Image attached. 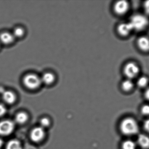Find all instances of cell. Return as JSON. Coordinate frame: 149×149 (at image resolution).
Masks as SVG:
<instances>
[{
	"label": "cell",
	"mask_w": 149,
	"mask_h": 149,
	"mask_svg": "<svg viewBox=\"0 0 149 149\" xmlns=\"http://www.w3.org/2000/svg\"><path fill=\"white\" fill-rule=\"evenodd\" d=\"M120 130L123 134L128 136L137 134L139 132V127L137 121L132 117H127L120 123Z\"/></svg>",
	"instance_id": "obj_1"
},
{
	"label": "cell",
	"mask_w": 149,
	"mask_h": 149,
	"mask_svg": "<svg viewBox=\"0 0 149 149\" xmlns=\"http://www.w3.org/2000/svg\"><path fill=\"white\" fill-rule=\"evenodd\" d=\"M129 22L135 30L142 31L146 29L149 24V20L146 16L142 14L134 15L130 19Z\"/></svg>",
	"instance_id": "obj_2"
},
{
	"label": "cell",
	"mask_w": 149,
	"mask_h": 149,
	"mask_svg": "<svg viewBox=\"0 0 149 149\" xmlns=\"http://www.w3.org/2000/svg\"><path fill=\"white\" fill-rule=\"evenodd\" d=\"M23 81L25 86L30 90L38 89L42 84L41 78L34 73L27 74L24 78Z\"/></svg>",
	"instance_id": "obj_3"
},
{
	"label": "cell",
	"mask_w": 149,
	"mask_h": 149,
	"mask_svg": "<svg viewBox=\"0 0 149 149\" xmlns=\"http://www.w3.org/2000/svg\"><path fill=\"white\" fill-rule=\"evenodd\" d=\"M140 68L136 63L130 62L126 64L123 68V73L125 76L129 79L136 78L139 74Z\"/></svg>",
	"instance_id": "obj_4"
},
{
	"label": "cell",
	"mask_w": 149,
	"mask_h": 149,
	"mask_svg": "<svg viewBox=\"0 0 149 149\" xmlns=\"http://www.w3.org/2000/svg\"><path fill=\"white\" fill-rule=\"evenodd\" d=\"M15 123L12 121L5 120L0 122V136H8L14 131Z\"/></svg>",
	"instance_id": "obj_5"
},
{
	"label": "cell",
	"mask_w": 149,
	"mask_h": 149,
	"mask_svg": "<svg viewBox=\"0 0 149 149\" xmlns=\"http://www.w3.org/2000/svg\"><path fill=\"white\" fill-rule=\"evenodd\" d=\"M130 8V3L125 0L117 1L115 3L113 10L116 14L119 15H125L128 11Z\"/></svg>",
	"instance_id": "obj_6"
},
{
	"label": "cell",
	"mask_w": 149,
	"mask_h": 149,
	"mask_svg": "<svg viewBox=\"0 0 149 149\" xmlns=\"http://www.w3.org/2000/svg\"><path fill=\"white\" fill-rule=\"evenodd\" d=\"M45 134L44 129L41 127H37L31 131L30 134L31 139L34 142H39L44 138Z\"/></svg>",
	"instance_id": "obj_7"
},
{
	"label": "cell",
	"mask_w": 149,
	"mask_h": 149,
	"mask_svg": "<svg viewBox=\"0 0 149 149\" xmlns=\"http://www.w3.org/2000/svg\"><path fill=\"white\" fill-rule=\"evenodd\" d=\"M133 30V27L129 22L120 24L117 28V32L119 35L123 37L128 36Z\"/></svg>",
	"instance_id": "obj_8"
},
{
	"label": "cell",
	"mask_w": 149,
	"mask_h": 149,
	"mask_svg": "<svg viewBox=\"0 0 149 149\" xmlns=\"http://www.w3.org/2000/svg\"><path fill=\"white\" fill-rule=\"evenodd\" d=\"M137 44L139 49L142 51H149V38L147 37H140L137 40Z\"/></svg>",
	"instance_id": "obj_9"
},
{
	"label": "cell",
	"mask_w": 149,
	"mask_h": 149,
	"mask_svg": "<svg viewBox=\"0 0 149 149\" xmlns=\"http://www.w3.org/2000/svg\"><path fill=\"white\" fill-rule=\"evenodd\" d=\"M137 143L142 148L149 149V136L147 135L141 134L137 137Z\"/></svg>",
	"instance_id": "obj_10"
},
{
	"label": "cell",
	"mask_w": 149,
	"mask_h": 149,
	"mask_svg": "<svg viewBox=\"0 0 149 149\" xmlns=\"http://www.w3.org/2000/svg\"><path fill=\"white\" fill-rule=\"evenodd\" d=\"M2 94L3 101L7 104H13L16 99V95L11 91H5Z\"/></svg>",
	"instance_id": "obj_11"
},
{
	"label": "cell",
	"mask_w": 149,
	"mask_h": 149,
	"mask_svg": "<svg viewBox=\"0 0 149 149\" xmlns=\"http://www.w3.org/2000/svg\"><path fill=\"white\" fill-rule=\"evenodd\" d=\"M41 79L42 84L50 85L55 82L56 77L52 73L46 72L43 74Z\"/></svg>",
	"instance_id": "obj_12"
},
{
	"label": "cell",
	"mask_w": 149,
	"mask_h": 149,
	"mask_svg": "<svg viewBox=\"0 0 149 149\" xmlns=\"http://www.w3.org/2000/svg\"><path fill=\"white\" fill-rule=\"evenodd\" d=\"M14 36L8 32H3L0 35V40L4 44H9L14 40Z\"/></svg>",
	"instance_id": "obj_13"
},
{
	"label": "cell",
	"mask_w": 149,
	"mask_h": 149,
	"mask_svg": "<svg viewBox=\"0 0 149 149\" xmlns=\"http://www.w3.org/2000/svg\"><path fill=\"white\" fill-rule=\"evenodd\" d=\"M121 88L124 92H130L134 88V84L131 79H127L123 80L121 83Z\"/></svg>",
	"instance_id": "obj_14"
},
{
	"label": "cell",
	"mask_w": 149,
	"mask_h": 149,
	"mask_svg": "<svg viewBox=\"0 0 149 149\" xmlns=\"http://www.w3.org/2000/svg\"><path fill=\"white\" fill-rule=\"evenodd\" d=\"M28 120V115L27 113L24 112L18 113L16 115V122L19 124H22L26 122Z\"/></svg>",
	"instance_id": "obj_15"
},
{
	"label": "cell",
	"mask_w": 149,
	"mask_h": 149,
	"mask_svg": "<svg viewBox=\"0 0 149 149\" xmlns=\"http://www.w3.org/2000/svg\"><path fill=\"white\" fill-rule=\"evenodd\" d=\"M6 149H22V145L17 140H11L6 145Z\"/></svg>",
	"instance_id": "obj_16"
},
{
	"label": "cell",
	"mask_w": 149,
	"mask_h": 149,
	"mask_svg": "<svg viewBox=\"0 0 149 149\" xmlns=\"http://www.w3.org/2000/svg\"><path fill=\"white\" fill-rule=\"evenodd\" d=\"M122 149H136V145L134 142L130 140H127L122 144Z\"/></svg>",
	"instance_id": "obj_17"
},
{
	"label": "cell",
	"mask_w": 149,
	"mask_h": 149,
	"mask_svg": "<svg viewBox=\"0 0 149 149\" xmlns=\"http://www.w3.org/2000/svg\"><path fill=\"white\" fill-rule=\"evenodd\" d=\"M149 83V79L146 76H142L137 80L136 84L139 87L144 88L146 87Z\"/></svg>",
	"instance_id": "obj_18"
},
{
	"label": "cell",
	"mask_w": 149,
	"mask_h": 149,
	"mask_svg": "<svg viewBox=\"0 0 149 149\" xmlns=\"http://www.w3.org/2000/svg\"><path fill=\"white\" fill-rule=\"evenodd\" d=\"M24 31L23 29L22 28H17L15 29L14 31L13 36L16 37H21L24 34Z\"/></svg>",
	"instance_id": "obj_19"
},
{
	"label": "cell",
	"mask_w": 149,
	"mask_h": 149,
	"mask_svg": "<svg viewBox=\"0 0 149 149\" xmlns=\"http://www.w3.org/2000/svg\"><path fill=\"white\" fill-rule=\"evenodd\" d=\"M50 123V120L48 118H43L41 119L40 120V127L45 129V128L48 127L49 126Z\"/></svg>",
	"instance_id": "obj_20"
},
{
	"label": "cell",
	"mask_w": 149,
	"mask_h": 149,
	"mask_svg": "<svg viewBox=\"0 0 149 149\" xmlns=\"http://www.w3.org/2000/svg\"><path fill=\"white\" fill-rule=\"evenodd\" d=\"M141 112L143 115L145 116L149 115V105H144L141 108Z\"/></svg>",
	"instance_id": "obj_21"
},
{
	"label": "cell",
	"mask_w": 149,
	"mask_h": 149,
	"mask_svg": "<svg viewBox=\"0 0 149 149\" xmlns=\"http://www.w3.org/2000/svg\"><path fill=\"white\" fill-rule=\"evenodd\" d=\"M7 113V108L5 106L0 104V117L3 116Z\"/></svg>",
	"instance_id": "obj_22"
},
{
	"label": "cell",
	"mask_w": 149,
	"mask_h": 149,
	"mask_svg": "<svg viewBox=\"0 0 149 149\" xmlns=\"http://www.w3.org/2000/svg\"><path fill=\"white\" fill-rule=\"evenodd\" d=\"M143 8L144 11L148 15H149V0L145 1L143 3Z\"/></svg>",
	"instance_id": "obj_23"
},
{
	"label": "cell",
	"mask_w": 149,
	"mask_h": 149,
	"mask_svg": "<svg viewBox=\"0 0 149 149\" xmlns=\"http://www.w3.org/2000/svg\"><path fill=\"white\" fill-rule=\"evenodd\" d=\"M143 126L144 130L149 134V118L144 121Z\"/></svg>",
	"instance_id": "obj_24"
},
{
	"label": "cell",
	"mask_w": 149,
	"mask_h": 149,
	"mask_svg": "<svg viewBox=\"0 0 149 149\" xmlns=\"http://www.w3.org/2000/svg\"><path fill=\"white\" fill-rule=\"evenodd\" d=\"M144 96L149 101V87L145 91V93H144Z\"/></svg>",
	"instance_id": "obj_25"
},
{
	"label": "cell",
	"mask_w": 149,
	"mask_h": 149,
	"mask_svg": "<svg viewBox=\"0 0 149 149\" xmlns=\"http://www.w3.org/2000/svg\"><path fill=\"white\" fill-rule=\"evenodd\" d=\"M2 143V142L1 141V140H0V147L1 146Z\"/></svg>",
	"instance_id": "obj_26"
}]
</instances>
